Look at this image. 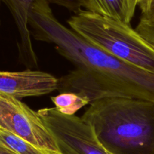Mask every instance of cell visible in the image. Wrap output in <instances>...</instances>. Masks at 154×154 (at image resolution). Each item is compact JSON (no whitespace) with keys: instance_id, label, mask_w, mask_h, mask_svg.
I'll list each match as a JSON object with an SVG mask.
<instances>
[{"instance_id":"11","label":"cell","mask_w":154,"mask_h":154,"mask_svg":"<svg viewBox=\"0 0 154 154\" xmlns=\"http://www.w3.org/2000/svg\"><path fill=\"white\" fill-rule=\"evenodd\" d=\"M135 30L154 47V14L150 16L141 15Z\"/></svg>"},{"instance_id":"1","label":"cell","mask_w":154,"mask_h":154,"mask_svg":"<svg viewBox=\"0 0 154 154\" xmlns=\"http://www.w3.org/2000/svg\"><path fill=\"white\" fill-rule=\"evenodd\" d=\"M35 40L54 44L75 69L59 79L60 93L72 92L90 104L108 97H125L154 102V74L129 64L94 46L60 23L47 0H37L29 14Z\"/></svg>"},{"instance_id":"3","label":"cell","mask_w":154,"mask_h":154,"mask_svg":"<svg viewBox=\"0 0 154 154\" xmlns=\"http://www.w3.org/2000/svg\"><path fill=\"white\" fill-rule=\"evenodd\" d=\"M71 29L111 55L154 74V47L129 24L81 10L68 20Z\"/></svg>"},{"instance_id":"8","label":"cell","mask_w":154,"mask_h":154,"mask_svg":"<svg viewBox=\"0 0 154 154\" xmlns=\"http://www.w3.org/2000/svg\"><path fill=\"white\" fill-rule=\"evenodd\" d=\"M84 10L130 25L138 0H80Z\"/></svg>"},{"instance_id":"2","label":"cell","mask_w":154,"mask_h":154,"mask_svg":"<svg viewBox=\"0 0 154 154\" xmlns=\"http://www.w3.org/2000/svg\"><path fill=\"white\" fill-rule=\"evenodd\" d=\"M111 154H154V102L125 97L98 99L82 116Z\"/></svg>"},{"instance_id":"13","label":"cell","mask_w":154,"mask_h":154,"mask_svg":"<svg viewBox=\"0 0 154 154\" xmlns=\"http://www.w3.org/2000/svg\"><path fill=\"white\" fill-rule=\"evenodd\" d=\"M0 154H17L0 141Z\"/></svg>"},{"instance_id":"12","label":"cell","mask_w":154,"mask_h":154,"mask_svg":"<svg viewBox=\"0 0 154 154\" xmlns=\"http://www.w3.org/2000/svg\"><path fill=\"white\" fill-rule=\"evenodd\" d=\"M138 6L143 16L154 14V0H138Z\"/></svg>"},{"instance_id":"9","label":"cell","mask_w":154,"mask_h":154,"mask_svg":"<svg viewBox=\"0 0 154 154\" xmlns=\"http://www.w3.org/2000/svg\"><path fill=\"white\" fill-rule=\"evenodd\" d=\"M51 100L57 111L69 116L75 115L77 111L90 104L87 97L72 92L60 93L57 96L51 97Z\"/></svg>"},{"instance_id":"5","label":"cell","mask_w":154,"mask_h":154,"mask_svg":"<svg viewBox=\"0 0 154 154\" xmlns=\"http://www.w3.org/2000/svg\"><path fill=\"white\" fill-rule=\"evenodd\" d=\"M0 129L20 137L48 153L62 154L38 111L16 98L0 96Z\"/></svg>"},{"instance_id":"4","label":"cell","mask_w":154,"mask_h":154,"mask_svg":"<svg viewBox=\"0 0 154 154\" xmlns=\"http://www.w3.org/2000/svg\"><path fill=\"white\" fill-rule=\"evenodd\" d=\"M38 113L55 138L62 154H111L82 117L65 115L56 108H42Z\"/></svg>"},{"instance_id":"7","label":"cell","mask_w":154,"mask_h":154,"mask_svg":"<svg viewBox=\"0 0 154 154\" xmlns=\"http://www.w3.org/2000/svg\"><path fill=\"white\" fill-rule=\"evenodd\" d=\"M37 0H1L10 11L15 21L20 35L18 43L20 59L29 68L38 65L37 56L33 49L31 32L29 26V14L33 3ZM50 4H55L68 10L78 13L83 10L80 0H47Z\"/></svg>"},{"instance_id":"6","label":"cell","mask_w":154,"mask_h":154,"mask_svg":"<svg viewBox=\"0 0 154 154\" xmlns=\"http://www.w3.org/2000/svg\"><path fill=\"white\" fill-rule=\"evenodd\" d=\"M59 79L41 71H0V96L20 99L49 94L58 90Z\"/></svg>"},{"instance_id":"14","label":"cell","mask_w":154,"mask_h":154,"mask_svg":"<svg viewBox=\"0 0 154 154\" xmlns=\"http://www.w3.org/2000/svg\"><path fill=\"white\" fill-rule=\"evenodd\" d=\"M0 3H1V0H0Z\"/></svg>"},{"instance_id":"10","label":"cell","mask_w":154,"mask_h":154,"mask_svg":"<svg viewBox=\"0 0 154 154\" xmlns=\"http://www.w3.org/2000/svg\"><path fill=\"white\" fill-rule=\"evenodd\" d=\"M0 141L17 154H51L2 129H0Z\"/></svg>"}]
</instances>
